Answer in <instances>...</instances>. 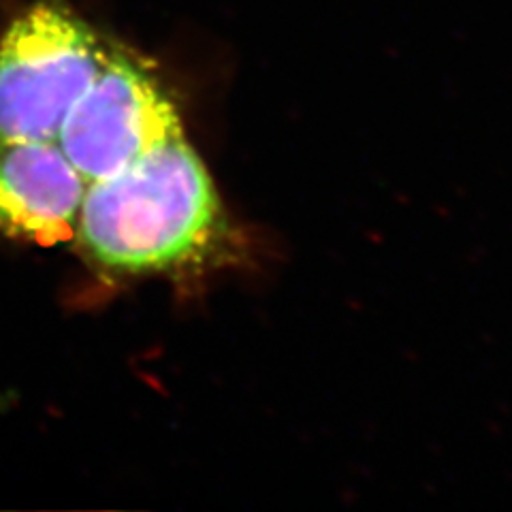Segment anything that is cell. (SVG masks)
Returning <instances> with one entry per match:
<instances>
[{
	"mask_svg": "<svg viewBox=\"0 0 512 512\" xmlns=\"http://www.w3.org/2000/svg\"><path fill=\"white\" fill-rule=\"evenodd\" d=\"M88 180L58 139H0V231L52 248L77 235Z\"/></svg>",
	"mask_w": 512,
	"mask_h": 512,
	"instance_id": "cell-4",
	"label": "cell"
},
{
	"mask_svg": "<svg viewBox=\"0 0 512 512\" xmlns=\"http://www.w3.org/2000/svg\"><path fill=\"white\" fill-rule=\"evenodd\" d=\"M111 43L64 0H35L0 37V139H56Z\"/></svg>",
	"mask_w": 512,
	"mask_h": 512,
	"instance_id": "cell-2",
	"label": "cell"
},
{
	"mask_svg": "<svg viewBox=\"0 0 512 512\" xmlns=\"http://www.w3.org/2000/svg\"><path fill=\"white\" fill-rule=\"evenodd\" d=\"M77 237L101 265L131 274L220 263L237 244L210 173L184 133L90 182Z\"/></svg>",
	"mask_w": 512,
	"mask_h": 512,
	"instance_id": "cell-1",
	"label": "cell"
},
{
	"mask_svg": "<svg viewBox=\"0 0 512 512\" xmlns=\"http://www.w3.org/2000/svg\"><path fill=\"white\" fill-rule=\"evenodd\" d=\"M182 133L178 109L154 73L111 45L101 71L69 109L56 139L90 184Z\"/></svg>",
	"mask_w": 512,
	"mask_h": 512,
	"instance_id": "cell-3",
	"label": "cell"
}]
</instances>
